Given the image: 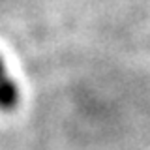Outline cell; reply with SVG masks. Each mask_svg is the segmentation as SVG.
I'll return each instance as SVG.
<instances>
[{"instance_id": "1", "label": "cell", "mask_w": 150, "mask_h": 150, "mask_svg": "<svg viewBox=\"0 0 150 150\" xmlns=\"http://www.w3.org/2000/svg\"><path fill=\"white\" fill-rule=\"evenodd\" d=\"M17 101H19L17 84L11 81L6 66H4L2 58H0V109L11 111V109H15Z\"/></svg>"}]
</instances>
